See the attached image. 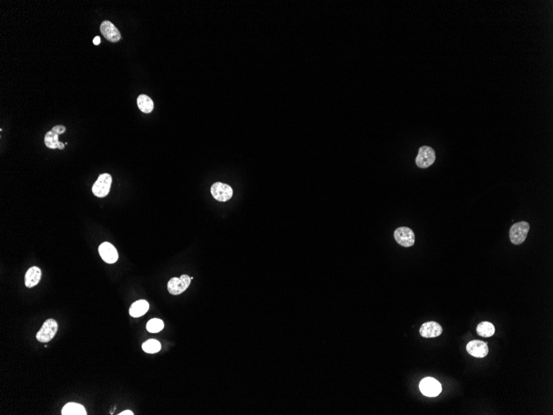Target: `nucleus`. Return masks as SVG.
I'll return each mask as SVG.
<instances>
[{
  "instance_id": "nucleus-1",
  "label": "nucleus",
  "mask_w": 553,
  "mask_h": 415,
  "mask_svg": "<svg viewBox=\"0 0 553 415\" xmlns=\"http://www.w3.org/2000/svg\"><path fill=\"white\" fill-rule=\"evenodd\" d=\"M57 330H58V324L57 321H55L54 319H47L44 322L38 333H37V340L41 343L49 342L57 334Z\"/></svg>"
},
{
  "instance_id": "nucleus-2",
  "label": "nucleus",
  "mask_w": 553,
  "mask_h": 415,
  "mask_svg": "<svg viewBox=\"0 0 553 415\" xmlns=\"http://www.w3.org/2000/svg\"><path fill=\"white\" fill-rule=\"evenodd\" d=\"M529 229H530V226L527 222H517L513 225L510 231L511 242L515 245H520L524 242Z\"/></svg>"
},
{
  "instance_id": "nucleus-3",
  "label": "nucleus",
  "mask_w": 553,
  "mask_h": 415,
  "mask_svg": "<svg viewBox=\"0 0 553 415\" xmlns=\"http://www.w3.org/2000/svg\"><path fill=\"white\" fill-rule=\"evenodd\" d=\"M112 177L109 173H103L99 177L92 187V192L97 197H105L111 191Z\"/></svg>"
},
{
  "instance_id": "nucleus-4",
  "label": "nucleus",
  "mask_w": 553,
  "mask_h": 415,
  "mask_svg": "<svg viewBox=\"0 0 553 415\" xmlns=\"http://www.w3.org/2000/svg\"><path fill=\"white\" fill-rule=\"evenodd\" d=\"M420 390L422 395L427 397H436L440 395L442 387L440 382L432 377H427L422 379L419 384Z\"/></svg>"
},
{
  "instance_id": "nucleus-5",
  "label": "nucleus",
  "mask_w": 553,
  "mask_h": 415,
  "mask_svg": "<svg viewBox=\"0 0 553 415\" xmlns=\"http://www.w3.org/2000/svg\"><path fill=\"white\" fill-rule=\"evenodd\" d=\"M191 278L187 274H183L180 278H173L168 281L167 290L173 295L183 294L190 286Z\"/></svg>"
},
{
  "instance_id": "nucleus-6",
  "label": "nucleus",
  "mask_w": 553,
  "mask_h": 415,
  "mask_svg": "<svg viewBox=\"0 0 553 415\" xmlns=\"http://www.w3.org/2000/svg\"><path fill=\"white\" fill-rule=\"evenodd\" d=\"M436 153L432 148L422 146L420 148L418 155L416 158L417 165L421 168H427L435 162Z\"/></svg>"
},
{
  "instance_id": "nucleus-7",
  "label": "nucleus",
  "mask_w": 553,
  "mask_h": 415,
  "mask_svg": "<svg viewBox=\"0 0 553 415\" xmlns=\"http://www.w3.org/2000/svg\"><path fill=\"white\" fill-rule=\"evenodd\" d=\"M394 238L399 245L404 247H411L414 245L415 235L408 227H399L394 231Z\"/></svg>"
},
{
  "instance_id": "nucleus-8",
  "label": "nucleus",
  "mask_w": 553,
  "mask_h": 415,
  "mask_svg": "<svg viewBox=\"0 0 553 415\" xmlns=\"http://www.w3.org/2000/svg\"><path fill=\"white\" fill-rule=\"evenodd\" d=\"M211 191L214 198L222 202L229 201L233 196V189H231V187L227 185L225 183H214L211 187Z\"/></svg>"
},
{
  "instance_id": "nucleus-9",
  "label": "nucleus",
  "mask_w": 553,
  "mask_h": 415,
  "mask_svg": "<svg viewBox=\"0 0 553 415\" xmlns=\"http://www.w3.org/2000/svg\"><path fill=\"white\" fill-rule=\"evenodd\" d=\"M466 351L476 358H484L489 354V346L483 340H471L466 345Z\"/></svg>"
},
{
  "instance_id": "nucleus-10",
  "label": "nucleus",
  "mask_w": 553,
  "mask_h": 415,
  "mask_svg": "<svg viewBox=\"0 0 553 415\" xmlns=\"http://www.w3.org/2000/svg\"><path fill=\"white\" fill-rule=\"evenodd\" d=\"M99 253L101 259L106 263L114 264L118 261V251L111 243L104 242L99 247Z\"/></svg>"
},
{
  "instance_id": "nucleus-11",
  "label": "nucleus",
  "mask_w": 553,
  "mask_h": 415,
  "mask_svg": "<svg viewBox=\"0 0 553 415\" xmlns=\"http://www.w3.org/2000/svg\"><path fill=\"white\" fill-rule=\"evenodd\" d=\"M102 35L111 42H117L121 39V34L118 29L110 21H104L101 25Z\"/></svg>"
},
{
  "instance_id": "nucleus-12",
  "label": "nucleus",
  "mask_w": 553,
  "mask_h": 415,
  "mask_svg": "<svg viewBox=\"0 0 553 415\" xmlns=\"http://www.w3.org/2000/svg\"><path fill=\"white\" fill-rule=\"evenodd\" d=\"M442 326L438 322H427L423 323L420 328V334L423 338H437L442 334Z\"/></svg>"
},
{
  "instance_id": "nucleus-13",
  "label": "nucleus",
  "mask_w": 553,
  "mask_h": 415,
  "mask_svg": "<svg viewBox=\"0 0 553 415\" xmlns=\"http://www.w3.org/2000/svg\"><path fill=\"white\" fill-rule=\"evenodd\" d=\"M41 271L38 267L34 266L29 268L25 274V285L27 288L31 289L33 287L36 286L41 280Z\"/></svg>"
},
{
  "instance_id": "nucleus-14",
  "label": "nucleus",
  "mask_w": 553,
  "mask_h": 415,
  "mask_svg": "<svg viewBox=\"0 0 553 415\" xmlns=\"http://www.w3.org/2000/svg\"><path fill=\"white\" fill-rule=\"evenodd\" d=\"M149 309V303L144 299L136 301L131 305L129 309V314L133 317H142Z\"/></svg>"
},
{
  "instance_id": "nucleus-15",
  "label": "nucleus",
  "mask_w": 553,
  "mask_h": 415,
  "mask_svg": "<svg viewBox=\"0 0 553 415\" xmlns=\"http://www.w3.org/2000/svg\"><path fill=\"white\" fill-rule=\"evenodd\" d=\"M58 136H59V134H57L52 129L47 132L45 135V138H44V143H45L46 147L52 149V150H56V149L63 150L66 145L60 142Z\"/></svg>"
},
{
  "instance_id": "nucleus-16",
  "label": "nucleus",
  "mask_w": 553,
  "mask_h": 415,
  "mask_svg": "<svg viewBox=\"0 0 553 415\" xmlns=\"http://www.w3.org/2000/svg\"><path fill=\"white\" fill-rule=\"evenodd\" d=\"M62 415H86V410L83 405L77 403H68L62 410Z\"/></svg>"
},
{
  "instance_id": "nucleus-17",
  "label": "nucleus",
  "mask_w": 553,
  "mask_h": 415,
  "mask_svg": "<svg viewBox=\"0 0 553 415\" xmlns=\"http://www.w3.org/2000/svg\"><path fill=\"white\" fill-rule=\"evenodd\" d=\"M137 104L139 110L145 113H151L154 108V104L152 99L146 95H140L137 99Z\"/></svg>"
},
{
  "instance_id": "nucleus-18",
  "label": "nucleus",
  "mask_w": 553,
  "mask_h": 415,
  "mask_svg": "<svg viewBox=\"0 0 553 415\" xmlns=\"http://www.w3.org/2000/svg\"><path fill=\"white\" fill-rule=\"evenodd\" d=\"M476 331L478 335L481 336L483 338H489L494 335L495 333V328L491 322H482L477 326Z\"/></svg>"
},
{
  "instance_id": "nucleus-19",
  "label": "nucleus",
  "mask_w": 553,
  "mask_h": 415,
  "mask_svg": "<svg viewBox=\"0 0 553 415\" xmlns=\"http://www.w3.org/2000/svg\"><path fill=\"white\" fill-rule=\"evenodd\" d=\"M161 343L155 339H150L144 342L142 345V348L145 352L149 354L157 353L161 350Z\"/></svg>"
},
{
  "instance_id": "nucleus-20",
  "label": "nucleus",
  "mask_w": 553,
  "mask_h": 415,
  "mask_svg": "<svg viewBox=\"0 0 553 415\" xmlns=\"http://www.w3.org/2000/svg\"><path fill=\"white\" fill-rule=\"evenodd\" d=\"M164 328V322L158 318H153L147 322V330L151 333H157Z\"/></svg>"
},
{
  "instance_id": "nucleus-21",
  "label": "nucleus",
  "mask_w": 553,
  "mask_h": 415,
  "mask_svg": "<svg viewBox=\"0 0 553 415\" xmlns=\"http://www.w3.org/2000/svg\"><path fill=\"white\" fill-rule=\"evenodd\" d=\"M52 130L56 132L57 134H62L66 132L67 129H66V127L63 126V125H57V126H54L52 128Z\"/></svg>"
},
{
  "instance_id": "nucleus-22",
  "label": "nucleus",
  "mask_w": 553,
  "mask_h": 415,
  "mask_svg": "<svg viewBox=\"0 0 553 415\" xmlns=\"http://www.w3.org/2000/svg\"><path fill=\"white\" fill-rule=\"evenodd\" d=\"M119 415H134V413L131 410H124L123 412L118 414Z\"/></svg>"
},
{
  "instance_id": "nucleus-23",
  "label": "nucleus",
  "mask_w": 553,
  "mask_h": 415,
  "mask_svg": "<svg viewBox=\"0 0 553 415\" xmlns=\"http://www.w3.org/2000/svg\"><path fill=\"white\" fill-rule=\"evenodd\" d=\"M93 42H94L95 45H99V44L101 43V38H100V37H95L94 40H93Z\"/></svg>"
}]
</instances>
